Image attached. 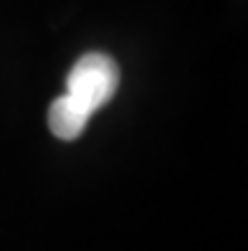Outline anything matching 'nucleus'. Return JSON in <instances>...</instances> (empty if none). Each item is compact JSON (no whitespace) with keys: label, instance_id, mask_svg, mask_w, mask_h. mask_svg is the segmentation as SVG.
Masks as SVG:
<instances>
[{"label":"nucleus","instance_id":"obj_1","mask_svg":"<svg viewBox=\"0 0 248 251\" xmlns=\"http://www.w3.org/2000/svg\"><path fill=\"white\" fill-rule=\"evenodd\" d=\"M119 89V69L104 53H86L74 64L66 79V94L79 99L91 114L101 109Z\"/></svg>","mask_w":248,"mask_h":251},{"label":"nucleus","instance_id":"obj_2","mask_svg":"<svg viewBox=\"0 0 248 251\" xmlns=\"http://www.w3.org/2000/svg\"><path fill=\"white\" fill-rule=\"evenodd\" d=\"M89 120H91V112L71 94L58 97L48 109V127L58 140H76Z\"/></svg>","mask_w":248,"mask_h":251}]
</instances>
